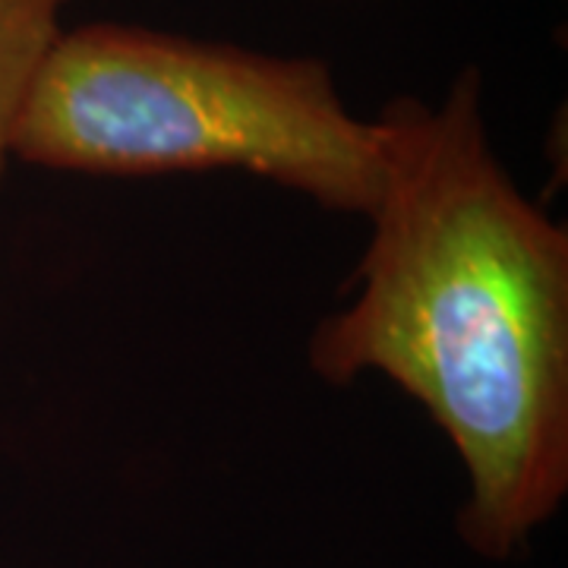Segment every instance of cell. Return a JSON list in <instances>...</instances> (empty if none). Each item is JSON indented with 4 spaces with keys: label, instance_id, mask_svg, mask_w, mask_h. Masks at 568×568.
<instances>
[{
    "label": "cell",
    "instance_id": "3957f363",
    "mask_svg": "<svg viewBox=\"0 0 568 568\" xmlns=\"http://www.w3.org/2000/svg\"><path fill=\"white\" fill-rule=\"evenodd\" d=\"M73 0H0V178L13 159V133L44 63L61 41Z\"/></svg>",
    "mask_w": 568,
    "mask_h": 568
},
{
    "label": "cell",
    "instance_id": "6da1fadb",
    "mask_svg": "<svg viewBox=\"0 0 568 568\" xmlns=\"http://www.w3.org/2000/svg\"><path fill=\"white\" fill-rule=\"evenodd\" d=\"M379 121L354 297L313 328L306 364L332 386L376 373L424 407L467 474L462 540L511 559L568 493V231L499 162L477 67Z\"/></svg>",
    "mask_w": 568,
    "mask_h": 568
},
{
    "label": "cell",
    "instance_id": "7a4b0ae2",
    "mask_svg": "<svg viewBox=\"0 0 568 568\" xmlns=\"http://www.w3.org/2000/svg\"><path fill=\"white\" fill-rule=\"evenodd\" d=\"M13 159L89 178L244 171L366 219L386 181V123L357 118L320 58L85 22L44 63Z\"/></svg>",
    "mask_w": 568,
    "mask_h": 568
}]
</instances>
